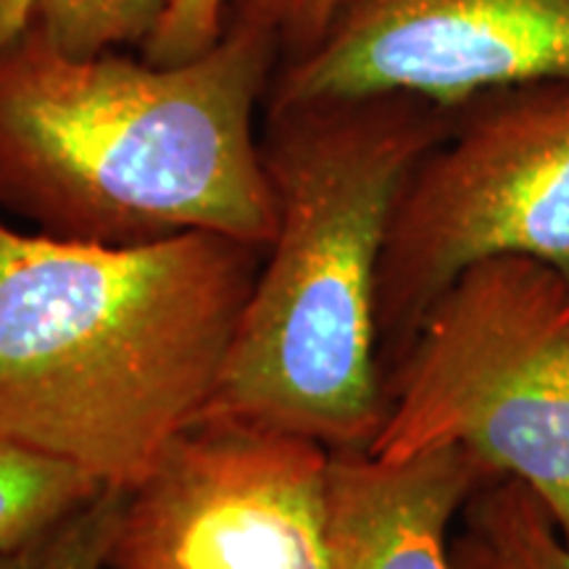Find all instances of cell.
<instances>
[{
    "label": "cell",
    "instance_id": "obj_1",
    "mask_svg": "<svg viewBox=\"0 0 569 569\" xmlns=\"http://www.w3.org/2000/svg\"><path fill=\"white\" fill-rule=\"evenodd\" d=\"M264 253L219 232L88 243L0 211V438L130 493L203 422Z\"/></svg>",
    "mask_w": 569,
    "mask_h": 569
},
{
    "label": "cell",
    "instance_id": "obj_2",
    "mask_svg": "<svg viewBox=\"0 0 569 569\" xmlns=\"http://www.w3.org/2000/svg\"><path fill=\"white\" fill-rule=\"evenodd\" d=\"M280 51L227 24L182 63L71 56L38 34L0 46V211L53 238L130 246L277 232L256 109Z\"/></svg>",
    "mask_w": 569,
    "mask_h": 569
},
{
    "label": "cell",
    "instance_id": "obj_3",
    "mask_svg": "<svg viewBox=\"0 0 569 569\" xmlns=\"http://www.w3.org/2000/svg\"><path fill=\"white\" fill-rule=\"evenodd\" d=\"M261 159L277 232L206 419L367 448L386 417L377 277L403 182L451 106L411 92L272 106Z\"/></svg>",
    "mask_w": 569,
    "mask_h": 569
},
{
    "label": "cell",
    "instance_id": "obj_4",
    "mask_svg": "<svg viewBox=\"0 0 569 569\" xmlns=\"http://www.w3.org/2000/svg\"><path fill=\"white\" fill-rule=\"evenodd\" d=\"M459 446L543 498L569 540V277L522 253L467 267L386 375L382 461Z\"/></svg>",
    "mask_w": 569,
    "mask_h": 569
},
{
    "label": "cell",
    "instance_id": "obj_5",
    "mask_svg": "<svg viewBox=\"0 0 569 569\" xmlns=\"http://www.w3.org/2000/svg\"><path fill=\"white\" fill-rule=\"evenodd\" d=\"M522 253L569 277V77L478 92L398 196L377 277L382 377L467 267Z\"/></svg>",
    "mask_w": 569,
    "mask_h": 569
},
{
    "label": "cell",
    "instance_id": "obj_6",
    "mask_svg": "<svg viewBox=\"0 0 569 569\" xmlns=\"http://www.w3.org/2000/svg\"><path fill=\"white\" fill-rule=\"evenodd\" d=\"M330 451L274 427L198 422L130 490L109 569H330Z\"/></svg>",
    "mask_w": 569,
    "mask_h": 569
},
{
    "label": "cell",
    "instance_id": "obj_7",
    "mask_svg": "<svg viewBox=\"0 0 569 569\" xmlns=\"http://www.w3.org/2000/svg\"><path fill=\"white\" fill-rule=\"evenodd\" d=\"M569 77V0H338L319 46L280 63L264 109L411 92L457 106Z\"/></svg>",
    "mask_w": 569,
    "mask_h": 569
},
{
    "label": "cell",
    "instance_id": "obj_8",
    "mask_svg": "<svg viewBox=\"0 0 569 569\" xmlns=\"http://www.w3.org/2000/svg\"><path fill=\"white\" fill-rule=\"evenodd\" d=\"M498 475L472 451L443 446L382 461L332 448L327 472L330 569H453L451 525Z\"/></svg>",
    "mask_w": 569,
    "mask_h": 569
},
{
    "label": "cell",
    "instance_id": "obj_9",
    "mask_svg": "<svg viewBox=\"0 0 569 569\" xmlns=\"http://www.w3.org/2000/svg\"><path fill=\"white\" fill-rule=\"evenodd\" d=\"M453 569H569V540L536 490L496 478L461 509Z\"/></svg>",
    "mask_w": 569,
    "mask_h": 569
},
{
    "label": "cell",
    "instance_id": "obj_10",
    "mask_svg": "<svg viewBox=\"0 0 569 569\" xmlns=\"http://www.w3.org/2000/svg\"><path fill=\"white\" fill-rule=\"evenodd\" d=\"M169 0H0V46L38 34L71 56L146 46Z\"/></svg>",
    "mask_w": 569,
    "mask_h": 569
},
{
    "label": "cell",
    "instance_id": "obj_11",
    "mask_svg": "<svg viewBox=\"0 0 569 569\" xmlns=\"http://www.w3.org/2000/svg\"><path fill=\"white\" fill-rule=\"evenodd\" d=\"M103 488L71 461L0 438V553L53 528Z\"/></svg>",
    "mask_w": 569,
    "mask_h": 569
},
{
    "label": "cell",
    "instance_id": "obj_12",
    "mask_svg": "<svg viewBox=\"0 0 569 569\" xmlns=\"http://www.w3.org/2000/svg\"><path fill=\"white\" fill-rule=\"evenodd\" d=\"M127 496V490L103 488L53 528L0 553V569H109Z\"/></svg>",
    "mask_w": 569,
    "mask_h": 569
},
{
    "label": "cell",
    "instance_id": "obj_13",
    "mask_svg": "<svg viewBox=\"0 0 569 569\" xmlns=\"http://www.w3.org/2000/svg\"><path fill=\"white\" fill-rule=\"evenodd\" d=\"M336 6L338 0H224V27L264 32L280 51V63H290L319 46Z\"/></svg>",
    "mask_w": 569,
    "mask_h": 569
},
{
    "label": "cell",
    "instance_id": "obj_14",
    "mask_svg": "<svg viewBox=\"0 0 569 569\" xmlns=\"http://www.w3.org/2000/svg\"><path fill=\"white\" fill-rule=\"evenodd\" d=\"M224 32V0H169L142 56L156 63H182L209 51Z\"/></svg>",
    "mask_w": 569,
    "mask_h": 569
}]
</instances>
